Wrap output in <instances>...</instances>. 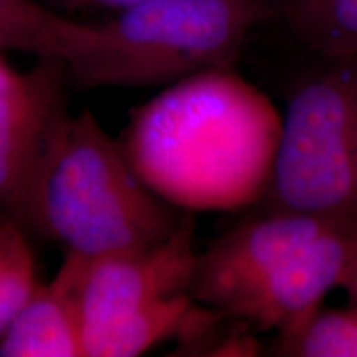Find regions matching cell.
Returning <instances> with one entry per match:
<instances>
[{
    "label": "cell",
    "mask_w": 357,
    "mask_h": 357,
    "mask_svg": "<svg viewBox=\"0 0 357 357\" xmlns=\"http://www.w3.org/2000/svg\"><path fill=\"white\" fill-rule=\"evenodd\" d=\"M281 116L234 68L162 88L123 129L129 162L154 194L184 212L238 211L266 195Z\"/></svg>",
    "instance_id": "obj_1"
},
{
    "label": "cell",
    "mask_w": 357,
    "mask_h": 357,
    "mask_svg": "<svg viewBox=\"0 0 357 357\" xmlns=\"http://www.w3.org/2000/svg\"><path fill=\"white\" fill-rule=\"evenodd\" d=\"M185 213L146 185L119 139L84 108L66 123L45 169L30 235L96 258L164 242Z\"/></svg>",
    "instance_id": "obj_2"
},
{
    "label": "cell",
    "mask_w": 357,
    "mask_h": 357,
    "mask_svg": "<svg viewBox=\"0 0 357 357\" xmlns=\"http://www.w3.org/2000/svg\"><path fill=\"white\" fill-rule=\"evenodd\" d=\"M275 0H144L96 24L91 48L66 65L70 86L166 88L208 70L234 68Z\"/></svg>",
    "instance_id": "obj_3"
},
{
    "label": "cell",
    "mask_w": 357,
    "mask_h": 357,
    "mask_svg": "<svg viewBox=\"0 0 357 357\" xmlns=\"http://www.w3.org/2000/svg\"><path fill=\"white\" fill-rule=\"evenodd\" d=\"M329 63L289 98L265 197L357 230V60Z\"/></svg>",
    "instance_id": "obj_4"
},
{
    "label": "cell",
    "mask_w": 357,
    "mask_h": 357,
    "mask_svg": "<svg viewBox=\"0 0 357 357\" xmlns=\"http://www.w3.org/2000/svg\"><path fill=\"white\" fill-rule=\"evenodd\" d=\"M68 68L38 58L0 84V212L32 234L35 197L71 114Z\"/></svg>",
    "instance_id": "obj_5"
},
{
    "label": "cell",
    "mask_w": 357,
    "mask_h": 357,
    "mask_svg": "<svg viewBox=\"0 0 357 357\" xmlns=\"http://www.w3.org/2000/svg\"><path fill=\"white\" fill-rule=\"evenodd\" d=\"M333 227L341 225L294 212H268L245 222L197 253L190 298L234 319L278 268Z\"/></svg>",
    "instance_id": "obj_6"
},
{
    "label": "cell",
    "mask_w": 357,
    "mask_h": 357,
    "mask_svg": "<svg viewBox=\"0 0 357 357\" xmlns=\"http://www.w3.org/2000/svg\"><path fill=\"white\" fill-rule=\"evenodd\" d=\"M195 218L187 212L176 234L146 248L86 258L82 284L83 331L89 326L189 293L197 250Z\"/></svg>",
    "instance_id": "obj_7"
},
{
    "label": "cell",
    "mask_w": 357,
    "mask_h": 357,
    "mask_svg": "<svg viewBox=\"0 0 357 357\" xmlns=\"http://www.w3.org/2000/svg\"><path fill=\"white\" fill-rule=\"evenodd\" d=\"M356 260L357 230L333 227L278 268L234 319L284 336L323 306L326 294L344 287Z\"/></svg>",
    "instance_id": "obj_8"
},
{
    "label": "cell",
    "mask_w": 357,
    "mask_h": 357,
    "mask_svg": "<svg viewBox=\"0 0 357 357\" xmlns=\"http://www.w3.org/2000/svg\"><path fill=\"white\" fill-rule=\"evenodd\" d=\"M86 258L66 252L50 283L32 296L0 337L2 357H84L82 284Z\"/></svg>",
    "instance_id": "obj_9"
},
{
    "label": "cell",
    "mask_w": 357,
    "mask_h": 357,
    "mask_svg": "<svg viewBox=\"0 0 357 357\" xmlns=\"http://www.w3.org/2000/svg\"><path fill=\"white\" fill-rule=\"evenodd\" d=\"M96 38V24H84L40 0H0V50L60 58L83 56Z\"/></svg>",
    "instance_id": "obj_10"
},
{
    "label": "cell",
    "mask_w": 357,
    "mask_h": 357,
    "mask_svg": "<svg viewBox=\"0 0 357 357\" xmlns=\"http://www.w3.org/2000/svg\"><path fill=\"white\" fill-rule=\"evenodd\" d=\"M197 303L189 293L164 298L83 331L84 357L141 356L159 342L181 336Z\"/></svg>",
    "instance_id": "obj_11"
},
{
    "label": "cell",
    "mask_w": 357,
    "mask_h": 357,
    "mask_svg": "<svg viewBox=\"0 0 357 357\" xmlns=\"http://www.w3.org/2000/svg\"><path fill=\"white\" fill-rule=\"evenodd\" d=\"M281 10L312 52L329 61L357 60V0H288Z\"/></svg>",
    "instance_id": "obj_12"
},
{
    "label": "cell",
    "mask_w": 357,
    "mask_h": 357,
    "mask_svg": "<svg viewBox=\"0 0 357 357\" xmlns=\"http://www.w3.org/2000/svg\"><path fill=\"white\" fill-rule=\"evenodd\" d=\"M280 356L357 357V306H319L294 331L278 336Z\"/></svg>",
    "instance_id": "obj_13"
},
{
    "label": "cell",
    "mask_w": 357,
    "mask_h": 357,
    "mask_svg": "<svg viewBox=\"0 0 357 357\" xmlns=\"http://www.w3.org/2000/svg\"><path fill=\"white\" fill-rule=\"evenodd\" d=\"M35 257L29 235L15 227L0 248V337L37 288Z\"/></svg>",
    "instance_id": "obj_14"
},
{
    "label": "cell",
    "mask_w": 357,
    "mask_h": 357,
    "mask_svg": "<svg viewBox=\"0 0 357 357\" xmlns=\"http://www.w3.org/2000/svg\"><path fill=\"white\" fill-rule=\"evenodd\" d=\"M47 3L53 10H113L121 12L124 8H129L136 3L144 2V0H40Z\"/></svg>",
    "instance_id": "obj_15"
},
{
    "label": "cell",
    "mask_w": 357,
    "mask_h": 357,
    "mask_svg": "<svg viewBox=\"0 0 357 357\" xmlns=\"http://www.w3.org/2000/svg\"><path fill=\"white\" fill-rule=\"evenodd\" d=\"M15 227H20V225L15 220H13V218L6 215L3 212H0V248L3 247L7 236L10 235V231L15 229Z\"/></svg>",
    "instance_id": "obj_16"
},
{
    "label": "cell",
    "mask_w": 357,
    "mask_h": 357,
    "mask_svg": "<svg viewBox=\"0 0 357 357\" xmlns=\"http://www.w3.org/2000/svg\"><path fill=\"white\" fill-rule=\"evenodd\" d=\"M349 294L351 298V305H356L357 306V260L354 263V266H352L349 276H347L344 287H342Z\"/></svg>",
    "instance_id": "obj_17"
},
{
    "label": "cell",
    "mask_w": 357,
    "mask_h": 357,
    "mask_svg": "<svg viewBox=\"0 0 357 357\" xmlns=\"http://www.w3.org/2000/svg\"><path fill=\"white\" fill-rule=\"evenodd\" d=\"M2 52L3 50H0V84L8 82V79H10L13 75L17 73V70L12 68V66L7 63V60H6V58H3Z\"/></svg>",
    "instance_id": "obj_18"
}]
</instances>
